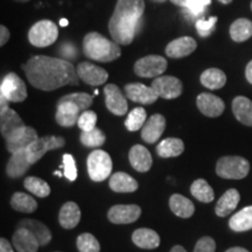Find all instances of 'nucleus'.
Returning <instances> with one entry per match:
<instances>
[{
	"mask_svg": "<svg viewBox=\"0 0 252 252\" xmlns=\"http://www.w3.org/2000/svg\"><path fill=\"white\" fill-rule=\"evenodd\" d=\"M23 70L32 86L43 91L56 90L64 86H77L80 80L71 62L45 55L31 58L23 64Z\"/></svg>",
	"mask_w": 252,
	"mask_h": 252,
	"instance_id": "nucleus-1",
	"label": "nucleus"
},
{
	"mask_svg": "<svg viewBox=\"0 0 252 252\" xmlns=\"http://www.w3.org/2000/svg\"><path fill=\"white\" fill-rule=\"evenodd\" d=\"M145 12L144 0H118L109 21V32L118 45L132 43L141 26Z\"/></svg>",
	"mask_w": 252,
	"mask_h": 252,
	"instance_id": "nucleus-2",
	"label": "nucleus"
},
{
	"mask_svg": "<svg viewBox=\"0 0 252 252\" xmlns=\"http://www.w3.org/2000/svg\"><path fill=\"white\" fill-rule=\"evenodd\" d=\"M83 53L87 58L98 62H111L121 56V47L102 34L91 32L83 39Z\"/></svg>",
	"mask_w": 252,
	"mask_h": 252,
	"instance_id": "nucleus-3",
	"label": "nucleus"
},
{
	"mask_svg": "<svg viewBox=\"0 0 252 252\" xmlns=\"http://www.w3.org/2000/svg\"><path fill=\"white\" fill-rule=\"evenodd\" d=\"M250 163L242 157H222L216 165V173L220 178L242 180L249 174Z\"/></svg>",
	"mask_w": 252,
	"mask_h": 252,
	"instance_id": "nucleus-4",
	"label": "nucleus"
},
{
	"mask_svg": "<svg viewBox=\"0 0 252 252\" xmlns=\"http://www.w3.org/2000/svg\"><path fill=\"white\" fill-rule=\"evenodd\" d=\"M59 37V28L50 20H41L33 25L28 33V40L34 47L45 48L52 46Z\"/></svg>",
	"mask_w": 252,
	"mask_h": 252,
	"instance_id": "nucleus-5",
	"label": "nucleus"
},
{
	"mask_svg": "<svg viewBox=\"0 0 252 252\" xmlns=\"http://www.w3.org/2000/svg\"><path fill=\"white\" fill-rule=\"evenodd\" d=\"M88 173L91 180L99 182L108 179L112 171V160L108 153L102 150H94L87 160Z\"/></svg>",
	"mask_w": 252,
	"mask_h": 252,
	"instance_id": "nucleus-6",
	"label": "nucleus"
},
{
	"mask_svg": "<svg viewBox=\"0 0 252 252\" xmlns=\"http://www.w3.org/2000/svg\"><path fill=\"white\" fill-rule=\"evenodd\" d=\"M0 94L8 102L20 103L27 98V88L24 81L14 72H9L2 78L0 84Z\"/></svg>",
	"mask_w": 252,
	"mask_h": 252,
	"instance_id": "nucleus-7",
	"label": "nucleus"
},
{
	"mask_svg": "<svg viewBox=\"0 0 252 252\" xmlns=\"http://www.w3.org/2000/svg\"><path fill=\"white\" fill-rule=\"evenodd\" d=\"M65 145L63 137H55V135H46V137L37 138L33 144L26 150L28 160L32 165L39 161L47 152L53 150L61 149Z\"/></svg>",
	"mask_w": 252,
	"mask_h": 252,
	"instance_id": "nucleus-8",
	"label": "nucleus"
},
{
	"mask_svg": "<svg viewBox=\"0 0 252 252\" xmlns=\"http://www.w3.org/2000/svg\"><path fill=\"white\" fill-rule=\"evenodd\" d=\"M167 69V60L160 55H149L139 59L134 64V72L139 77H159Z\"/></svg>",
	"mask_w": 252,
	"mask_h": 252,
	"instance_id": "nucleus-9",
	"label": "nucleus"
},
{
	"mask_svg": "<svg viewBox=\"0 0 252 252\" xmlns=\"http://www.w3.org/2000/svg\"><path fill=\"white\" fill-rule=\"evenodd\" d=\"M151 87L158 96L165 99L178 98L184 89L182 82L174 76H159L154 78Z\"/></svg>",
	"mask_w": 252,
	"mask_h": 252,
	"instance_id": "nucleus-10",
	"label": "nucleus"
},
{
	"mask_svg": "<svg viewBox=\"0 0 252 252\" xmlns=\"http://www.w3.org/2000/svg\"><path fill=\"white\" fill-rule=\"evenodd\" d=\"M37 138L39 137H37L36 131L33 127L24 126L6 139V147H7L8 152L12 154L20 152V151L27 150Z\"/></svg>",
	"mask_w": 252,
	"mask_h": 252,
	"instance_id": "nucleus-11",
	"label": "nucleus"
},
{
	"mask_svg": "<svg viewBox=\"0 0 252 252\" xmlns=\"http://www.w3.org/2000/svg\"><path fill=\"white\" fill-rule=\"evenodd\" d=\"M76 70L80 80L93 87L102 86L109 78V74L105 69L89 62H81Z\"/></svg>",
	"mask_w": 252,
	"mask_h": 252,
	"instance_id": "nucleus-12",
	"label": "nucleus"
},
{
	"mask_svg": "<svg viewBox=\"0 0 252 252\" xmlns=\"http://www.w3.org/2000/svg\"><path fill=\"white\" fill-rule=\"evenodd\" d=\"M141 209L135 204H117L109 210L108 217L110 222L115 224H128L135 222L140 217Z\"/></svg>",
	"mask_w": 252,
	"mask_h": 252,
	"instance_id": "nucleus-13",
	"label": "nucleus"
},
{
	"mask_svg": "<svg viewBox=\"0 0 252 252\" xmlns=\"http://www.w3.org/2000/svg\"><path fill=\"white\" fill-rule=\"evenodd\" d=\"M104 94L109 111L116 116H124L127 111V102L121 89L115 84H108L104 88Z\"/></svg>",
	"mask_w": 252,
	"mask_h": 252,
	"instance_id": "nucleus-14",
	"label": "nucleus"
},
{
	"mask_svg": "<svg viewBox=\"0 0 252 252\" xmlns=\"http://www.w3.org/2000/svg\"><path fill=\"white\" fill-rule=\"evenodd\" d=\"M197 108L207 117H220L225 109V104L220 97L213 94L203 93L198 94L196 99Z\"/></svg>",
	"mask_w": 252,
	"mask_h": 252,
	"instance_id": "nucleus-15",
	"label": "nucleus"
},
{
	"mask_svg": "<svg viewBox=\"0 0 252 252\" xmlns=\"http://www.w3.org/2000/svg\"><path fill=\"white\" fill-rule=\"evenodd\" d=\"M166 128V119L162 115H153L149 121H146L141 128V138L147 144H154L160 139Z\"/></svg>",
	"mask_w": 252,
	"mask_h": 252,
	"instance_id": "nucleus-16",
	"label": "nucleus"
},
{
	"mask_svg": "<svg viewBox=\"0 0 252 252\" xmlns=\"http://www.w3.org/2000/svg\"><path fill=\"white\" fill-rule=\"evenodd\" d=\"M126 97L132 102L140 104H152L157 102L158 94L152 87H146L141 83H130L125 86Z\"/></svg>",
	"mask_w": 252,
	"mask_h": 252,
	"instance_id": "nucleus-17",
	"label": "nucleus"
},
{
	"mask_svg": "<svg viewBox=\"0 0 252 252\" xmlns=\"http://www.w3.org/2000/svg\"><path fill=\"white\" fill-rule=\"evenodd\" d=\"M197 43L191 36H182L173 40L166 47V55L172 59H182L195 52Z\"/></svg>",
	"mask_w": 252,
	"mask_h": 252,
	"instance_id": "nucleus-18",
	"label": "nucleus"
},
{
	"mask_svg": "<svg viewBox=\"0 0 252 252\" xmlns=\"http://www.w3.org/2000/svg\"><path fill=\"white\" fill-rule=\"evenodd\" d=\"M81 110L77 105L71 102H60L58 103V111H56L55 119L59 125L63 127H70L77 124L80 118Z\"/></svg>",
	"mask_w": 252,
	"mask_h": 252,
	"instance_id": "nucleus-19",
	"label": "nucleus"
},
{
	"mask_svg": "<svg viewBox=\"0 0 252 252\" xmlns=\"http://www.w3.org/2000/svg\"><path fill=\"white\" fill-rule=\"evenodd\" d=\"M12 242L18 252H37V249L40 247L35 236L26 228H18L14 232Z\"/></svg>",
	"mask_w": 252,
	"mask_h": 252,
	"instance_id": "nucleus-20",
	"label": "nucleus"
},
{
	"mask_svg": "<svg viewBox=\"0 0 252 252\" xmlns=\"http://www.w3.org/2000/svg\"><path fill=\"white\" fill-rule=\"evenodd\" d=\"M128 160L135 171L140 173L149 172L152 167V156L149 150L145 149L141 145H134L132 147L128 153Z\"/></svg>",
	"mask_w": 252,
	"mask_h": 252,
	"instance_id": "nucleus-21",
	"label": "nucleus"
},
{
	"mask_svg": "<svg viewBox=\"0 0 252 252\" xmlns=\"http://www.w3.org/2000/svg\"><path fill=\"white\" fill-rule=\"evenodd\" d=\"M1 119H0V131H1V135L7 139L9 135H12L14 132L20 130L21 127L26 126L24 124V121L20 118L14 110L7 109L4 112H0Z\"/></svg>",
	"mask_w": 252,
	"mask_h": 252,
	"instance_id": "nucleus-22",
	"label": "nucleus"
},
{
	"mask_svg": "<svg viewBox=\"0 0 252 252\" xmlns=\"http://www.w3.org/2000/svg\"><path fill=\"white\" fill-rule=\"evenodd\" d=\"M31 166L32 163L28 160L27 151H20V152L12 154L11 159L8 160L6 172L9 178H20L28 171Z\"/></svg>",
	"mask_w": 252,
	"mask_h": 252,
	"instance_id": "nucleus-23",
	"label": "nucleus"
},
{
	"mask_svg": "<svg viewBox=\"0 0 252 252\" xmlns=\"http://www.w3.org/2000/svg\"><path fill=\"white\" fill-rule=\"evenodd\" d=\"M239 201H241V195H239L237 189H229L224 194L220 196V198L217 201V204L215 207L216 215L220 217H225L231 214L238 206Z\"/></svg>",
	"mask_w": 252,
	"mask_h": 252,
	"instance_id": "nucleus-24",
	"label": "nucleus"
},
{
	"mask_svg": "<svg viewBox=\"0 0 252 252\" xmlns=\"http://www.w3.org/2000/svg\"><path fill=\"white\" fill-rule=\"evenodd\" d=\"M81 220L80 207L75 202L64 203L60 210L59 222L64 229H74Z\"/></svg>",
	"mask_w": 252,
	"mask_h": 252,
	"instance_id": "nucleus-25",
	"label": "nucleus"
},
{
	"mask_svg": "<svg viewBox=\"0 0 252 252\" xmlns=\"http://www.w3.org/2000/svg\"><path fill=\"white\" fill-rule=\"evenodd\" d=\"M110 188L116 193H133L138 189V182L135 179L126 173H115L109 181Z\"/></svg>",
	"mask_w": 252,
	"mask_h": 252,
	"instance_id": "nucleus-26",
	"label": "nucleus"
},
{
	"mask_svg": "<svg viewBox=\"0 0 252 252\" xmlns=\"http://www.w3.org/2000/svg\"><path fill=\"white\" fill-rule=\"evenodd\" d=\"M232 112L239 123L252 126V102L247 97H236L232 102Z\"/></svg>",
	"mask_w": 252,
	"mask_h": 252,
	"instance_id": "nucleus-27",
	"label": "nucleus"
},
{
	"mask_svg": "<svg viewBox=\"0 0 252 252\" xmlns=\"http://www.w3.org/2000/svg\"><path fill=\"white\" fill-rule=\"evenodd\" d=\"M132 241L133 243L141 249H147L152 250L157 249L160 245V237L154 230L141 228L135 230L132 235Z\"/></svg>",
	"mask_w": 252,
	"mask_h": 252,
	"instance_id": "nucleus-28",
	"label": "nucleus"
},
{
	"mask_svg": "<svg viewBox=\"0 0 252 252\" xmlns=\"http://www.w3.org/2000/svg\"><path fill=\"white\" fill-rule=\"evenodd\" d=\"M18 228H26L35 236L41 247L47 245L52 241V234H50L49 229L43 224V223L39 222L35 220H23L19 223Z\"/></svg>",
	"mask_w": 252,
	"mask_h": 252,
	"instance_id": "nucleus-29",
	"label": "nucleus"
},
{
	"mask_svg": "<svg viewBox=\"0 0 252 252\" xmlns=\"http://www.w3.org/2000/svg\"><path fill=\"white\" fill-rule=\"evenodd\" d=\"M169 208L176 216L182 217V219H189L195 212L193 202L180 194L172 195L169 198Z\"/></svg>",
	"mask_w": 252,
	"mask_h": 252,
	"instance_id": "nucleus-30",
	"label": "nucleus"
},
{
	"mask_svg": "<svg viewBox=\"0 0 252 252\" xmlns=\"http://www.w3.org/2000/svg\"><path fill=\"white\" fill-rule=\"evenodd\" d=\"M184 151L185 144L179 138H166L157 146V153L160 158L179 157Z\"/></svg>",
	"mask_w": 252,
	"mask_h": 252,
	"instance_id": "nucleus-31",
	"label": "nucleus"
},
{
	"mask_svg": "<svg viewBox=\"0 0 252 252\" xmlns=\"http://www.w3.org/2000/svg\"><path fill=\"white\" fill-rule=\"evenodd\" d=\"M200 81L202 86L208 88V89L217 90L225 86L226 76L224 72L220 69L209 68L201 74Z\"/></svg>",
	"mask_w": 252,
	"mask_h": 252,
	"instance_id": "nucleus-32",
	"label": "nucleus"
},
{
	"mask_svg": "<svg viewBox=\"0 0 252 252\" xmlns=\"http://www.w3.org/2000/svg\"><path fill=\"white\" fill-rule=\"evenodd\" d=\"M230 229L236 232H243L252 229V206L245 207L235 214L229 220Z\"/></svg>",
	"mask_w": 252,
	"mask_h": 252,
	"instance_id": "nucleus-33",
	"label": "nucleus"
},
{
	"mask_svg": "<svg viewBox=\"0 0 252 252\" xmlns=\"http://www.w3.org/2000/svg\"><path fill=\"white\" fill-rule=\"evenodd\" d=\"M230 36L235 42H244L252 36V21L249 19H237L230 26Z\"/></svg>",
	"mask_w": 252,
	"mask_h": 252,
	"instance_id": "nucleus-34",
	"label": "nucleus"
},
{
	"mask_svg": "<svg viewBox=\"0 0 252 252\" xmlns=\"http://www.w3.org/2000/svg\"><path fill=\"white\" fill-rule=\"evenodd\" d=\"M190 193L196 200L203 203H210L215 197L213 188L203 179H197L193 182L190 187Z\"/></svg>",
	"mask_w": 252,
	"mask_h": 252,
	"instance_id": "nucleus-35",
	"label": "nucleus"
},
{
	"mask_svg": "<svg viewBox=\"0 0 252 252\" xmlns=\"http://www.w3.org/2000/svg\"><path fill=\"white\" fill-rule=\"evenodd\" d=\"M11 206L17 212L33 213L36 210L37 203L33 198V196H30V195L18 191V193H14L13 196H12Z\"/></svg>",
	"mask_w": 252,
	"mask_h": 252,
	"instance_id": "nucleus-36",
	"label": "nucleus"
},
{
	"mask_svg": "<svg viewBox=\"0 0 252 252\" xmlns=\"http://www.w3.org/2000/svg\"><path fill=\"white\" fill-rule=\"evenodd\" d=\"M212 4V0H187V4L184 8L186 18L189 20H200L202 15L206 13L207 7Z\"/></svg>",
	"mask_w": 252,
	"mask_h": 252,
	"instance_id": "nucleus-37",
	"label": "nucleus"
},
{
	"mask_svg": "<svg viewBox=\"0 0 252 252\" xmlns=\"http://www.w3.org/2000/svg\"><path fill=\"white\" fill-rule=\"evenodd\" d=\"M25 188L32 194L39 197H47L50 194V187L45 180L36 178V176H30L26 178L24 182Z\"/></svg>",
	"mask_w": 252,
	"mask_h": 252,
	"instance_id": "nucleus-38",
	"label": "nucleus"
},
{
	"mask_svg": "<svg viewBox=\"0 0 252 252\" xmlns=\"http://www.w3.org/2000/svg\"><path fill=\"white\" fill-rule=\"evenodd\" d=\"M80 139L84 146L96 149V147H100L105 143V134L103 133L102 130L94 127L91 131H82Z\"/></svg>",
	"mask_w": 252,
	"mask_h": 252,
	"instance_id": "nucleus-39",
	"label": "nucleus"
},
{
	"mask_svg": "<svg viewBox=\"0 0 252 252\" xmlns=\"http://www.w3.org/2000/svg\"><path fill=\"white\" fill-rule=\"evenodd\" d=\"M146 123V111L143 108H134L128 113L125 121V126L128 131L134 132L143 128Z\"/></svg>",
	"mask_w": 252,
	"mask_h": 252,
	"instance_id": "nucleus-40",
	"label": "nucleus"
},
{
	"mask_svg": "<svg viewBox=\"0 0 252 252\" xmlns=\"http://www.w3.org/2000/svg\"><path fill=\"white\" fill-rule=\"evenodd\" d=\"M60 102H71L78 106L81 111H87L93 104V97L86 93H75L70 94H65L60 98Z\"/></svg>",
	"mask_w": 252,
	"mask_h": 252,
	"instance_id": "nucleus-41",
	"label": "nucleus"
},
{
	"mask_svg": "<svg viewBox=\"0 0 252 252\" xmlns=\"http://www.w3.org/2000/svg\"><path fill=\"white\" fill-rule=\"evenodd\" d=\"M77 249L80 252H99L100 245L94 235L86 232L77 237Z\"/></svg>",
	"mask_w": 252,
	"mask_h": 252,
	"instance_id": "nucleus-42",
	"label": "nucleus"
},
{
	"mask_svg": "<svg viewBox=\"0 0 252 252\" xmlns=\"http://www.w3.org/2000/svg\"><path fill=\"white\" fill-rule=\"evenodd\" d=\"M97 115L94 111H83L81 113L80 118H78L77 125L82 131H91L96 127Z\"/></svg>",
	"mask_w": 252,
	"mask_h": 252,
	"instance_id": "nucleus-43",
	"label": "nucleus"
},
{
	"mask_svg": "<svg viewBox=\"0 0 252 252\" xmlns=\"http://www.w3.org/2000/svg\"><path fill=\"white\" fill-rule=\"evenodd\" d=\"M217 23V18L216 17H210L207 20L204 19H200L195 23V26H196V31L198 33V35L202 37H207L209 36L210 34L215 31V25Z\"/></svg>",
	"mask_w": 252,
	"mask_h": 252,
	"instance_id": "nucleus-44",
	"label": "nucleus"
},
{
	"mask_svg": "<svg viewBox=\"0 0 252 252\" xmlns=\"http://www.w3.org/2000/svg\"><path fill=\"white\" fill-rule=\"evenodd\" d=\"M63 168H64V176L69 181H75L77 178V168L74 157L71 154L63 156Z\"/></svg>",
	"mask_w": 252,
	"mask_h": 252,
	"instance_id": "nucleus-45",
	"label": "nucleus"
},
{
	"mask_svg": "<svg viewBox=\"0 0 252 252\" xmlns=\"http://www.w3.org/2000/svg\"><path fill=\"white\" fill-rule=\"evenodd\" d=\"M216 243L212 237H202L197 241L194 252H215Z\"/></svg>",
	"mask_w": 252,
	"mask_h": 252,
	"instance_id": "nucleus-46",
	"label": "nucleus"
},
{
	"mask_svg": "<svg viewBox=\"0 0 252 252\" xmlns=\"http://www.w3.org/2000/svg\"><path fill=\"white\" fill-rule=\"evenodd\" d=\"M60 53H61L63 58L67 59V61L69 60H75L76 59V48H75L74 45L72 43H63L61 46V48H60ZM70 62V61H69Z\"/></svg>",
	"mask_w": 252,
	"mask_h": 252,
	"instance_id": "nucleus-47",
	"label": "nucleus"
},
{
	"mask_svg": "<svg viewBox=\"0 0 252 252\" xmlns=\"http://www.w3.org/2000/svg\"><path fill=\"white\" fill-rule=\"evenodd\" d=\"M9 40V31L7 27L0 26V46H5V43Z\"/></svg>",
	"mask_w": 252,
	"mask_h": 252,
	"instance_id": "nucleus-48",
	"label": "nucleus"
},
{
	"mask_svg": "<svg viewBox=\"0 0 252 252\" xmlns=\"http://www.w3.org/2000/svg\"><path fill=\"white\" fill-rule=\"evenodd\" d=\"M0 252H13V249H12L7 239H0Z\"/></svg>",
	"mask_w": 252,
	"mask_h": 252,
	"instance_id": "nucleus-49",
	"label": "nucleus"
},
{
	"mask_svg": "<svg viewBox=\"0 0 252 252\" xmlns=\"http://www.w3.org/2000/svg\"><path fill=\"white\" fill-rule=\"evenodd\" d=\"M245 77H247L249 83L252 84V61L248 63L247 69H245Z\"/></svg>",
	"mask_w": 252,
	"mask_h": 252,
	"instance_id": "nucleus-50",
	"label": "nucleus"
},
{
	"mask_svg": "<svg viewBox=\"0 0 252 252\" xmlns=\"http://www.w3.org/2000/svg\"><path fill=\"white\" fill-rule=\"evenodd\" d=\"M8 103H9L8 100L6 99L4 96L0 94V112H4L8 109Z\"/></svg>",
	"mask_w": 252,
	"mask_h": 252,
	"instance_id": "nucleus-51",
	"label": "nucleus"
},
{
	"mask_svg": "<svg viewBox=\"0 0 252 252\" xmlns=\"http://www.w3.org/2000/svg\"><path fill=\"white\" fill-rule=\"evenodd\" d=\"M171 1H172V4L179 6V7H181V8H185L186 4H187V0H171Z\"/></svg>",
	"mask_w": 252,
	"mask_h": 252,
	"instance_id": "nucleus-52",
	"label": "nucleus"
},
{
	"mask_svg": "<svg viewBox=\"0 0 252 252\" xmlns=\"http://www.w3.org/2000/svg\"><path fill=\"white\" fill-rule=\"evenodd\" d=\"M225 252H249V251L244 248H231L229 249V250H226Z\"/></svg>",
	"mask_w": 252,
	"mask_h": 252,
	"instance_id": "nucleus-53",
	"label": "nucleus"
},
{
	"mask_svg": "<svg viewBox=\"0 0 252 252\" xmlns=\"http://www.w3.org/2000/svg\"><path fill=\"white\" fill-rule=\"evenodd\" d=\"M171 252H187V251H186L185 248L180 247V245H175V247L172 248Z\"/></svg>",
	"mask_w": 252,
	"mask_h": 252,
	"instance_id": "nucleus-54",
	"label": "nucleus"
},
{
	"mask_svg": "<svg viewBox=\"0 0 252 252\" xmlns=\"http://www.w3.org/2000/svg\"><path fill=\"white\" fill-rule=\"evenodd\" d=\"M60 25H61V27H65L68 25V20L67 19H61L60 20Z\"/></svg>",
	"mask_w": 252,
	"mask_h": 252,
	"instance_id": "nucleus-55",
	"label": "nucleus"
},
{
	"mask_svg": "<svg viewBox=\"0 0 252 252\" xmlns=\"http://www.w3.org/2000/svg\"><path fill=\"white\" fill-rule=\"evenodd\" d=\"M219 1L223 5H229V4H231L232 0H219Z\"/></svg>",
	"mask_w": 252,
	"mask_h": 252,
	"instance_id": "nucleus-56",
	"label": "nucleus"
},
{
	"mask_svg": "<svg viewBox=\"0 0 252 252\" xmlns=\"http://www.w3.org/2000/svg\"><path fill=\"white\" fill-rule=\"evenodd\" d=\"M14 1H18V2H27V1H30V0H14Z\"/></svg>",
	"mask_w": 252,
	"mask_h": 252,
	"instance_id": "nucleus-57",
	"label": "nucleus"
},
{
	"mask_svg": "<svg viewBox=\"0 0 252 252\" xmlns=\"http://www.w3.org/2000/svg\"><path fill=\"white\" fill-rule=\"evenodd\" d=\"M152 1H154V2H165L166 0H152Z\"/></svg>",
	"mask_w": 252,
	"mask_h": 252,
	"instance_id": "nucleus-58",
	"label": "nucleus"
},
{
	"mask_svg": "<svg viewBox=\"0 0 252 252\" xmlns=\"http://www.w3.org/2000/svg\"><path fill=\"white\" fill-rule=\"evenodd\" d=\"M54 174H55V175H58V176H62V173H61V172H55Z\"/></svg>",
	"mask_w": 252,
	"mask_h": 252,
	"instance_id": "nucleus-59",
	"label": "nucleus"
},
{
	"mask_svg": "<svg viewBox=\"0 0 252 252\" xmlns=\"http://www.w3.org/2000/svg\"><path fill=\"white\" fill-rule=\"evenodd\" d=\"M251 9H252V1H251Z\"/></svg>",
	"mask_w": 252,
	"mask_h": 252,
	"instance_id": "nucleus-60",
	"label": "nucleus"
}]
</instances>
